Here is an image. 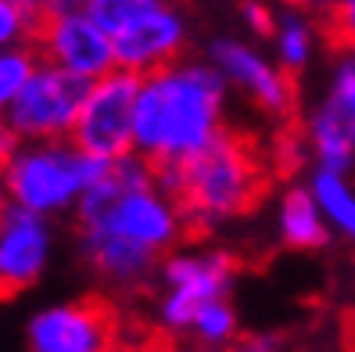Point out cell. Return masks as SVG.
<instances>
[{
  "instance_id": "6da1fadb",
  "label": "cell",
  "mask_w": 355,
  "mask_h": 352,
  "mask_svg": "<svg viewBox=\"0 0 355 352\" xmlns=\"http://www.w3.org/2000/svg\"><path fill=\"white\" fill-rule=\"evenodd\" d=\"M72 216L79 262L119 292L148 287L162 255H169L187 231L180 201L158 187L155 162L137 151L104 162Z\"/></svg>"
},
{
  "instance_id": "7a4b0ae2",
  "label": "cell",
  "mask_w": 355,
  "mask_h": 352,
  "mask_svg": "<svg viewBox=\"0 0 355 352\" xmlns=\"http://www.w3.org/2000/svg\"><path fill=\"white\" fill-rule=\"evenodd\" d=\"M226 79L208 58H180L140 76L133 112V151L162 162H187L226 133Z\"/></svg>"
},
{
  "instance_id": "3957f363",
  "label": "cell",
  "mask_w": 355,
  "mask_h": 352,
  "mask_svg": "<svg viewBox=\"0 0 355 352\" xmlns=\"http://www.w3.org/2000/svg\"><path fill=\"white\" fill-rule=\"evenodd\" d=\"M155 180L180 201V212L194 231H219L241 219L262 194V173L252 148L230 130L194 158L155 165Z\"/></svg>"
},
{
  "instance_id": "277c9868",
  "label": "cell",
  "mask_w": 355,
  "mask_h": 352,
  "mask_svg": "<svg viewBox=\"0 0 355 352\" xmlns=\"http://www.w3.org/2000/svg\"><path fill=\"white\" fill-rule=\"evenodd\" d=\"M104 162L108 158L87 155L72 137L18 140L0 176H4L8 201L47 216V219H61V216L76 212L79 198L101 176Z\"/></svg>"
},
{
  "instance_id": "5b68a950",
  "label": "cell",
  "mask_w": 355,
  "mask_h": 352,
  "mask_svg": "<svg viewBox=\"0 0 355 352\" xmlns=\"http://www.w3.org/2000/svg\"><path fill=\"white\" fill-rule=\"evenodd\" d=\"M237 280V259L216 244H194V248H173L158 262V299H155V320L165 335H187L198 309L226 299Z\"/></svg>"
},
{
  "instance_id": "8992f818",
  "label": "cell",
  "mask_w": 355,
  "mask_h": 352,
  "mask_svg": "<svg viewBox=\"0 0 355 352\" xmlns=\"http://www.w3.org/2000/svg\"><path fill=\"white\" fill-rule=\"evenodd\" d=\"M305 148L316 169L355 173V47L330 61L323 94L305 115Z\"/></svg>"
},
{
  "instance_id": "52a82bcc",
  "label": "cell",
  "mask_w": 355,
  "mask_h": 352,
  "mask_svg": "<svg viewBox=\"0 0 355 352\" xmlns=\"http://www.w3.org/2000/svg\"><path fill=\"white\" fill-rule=\"evenodd\" d=\"M90 90V79L72 76L65 69L40 58L22 90L15 94L11 108L4 112L8 130L15 140H61L72 137L76 115L83 108V97Z\"/></svg>"
},
{
  "instance_id": "ba28073f",
  "label": "cell",
  "mask_w": 355,
  "mask_h": 352,
  "mask_svg": "<svg viewBox=\"0 0 355 352\" xmlns=\"http://www.w3.org/2000/svg\"><path fill=\"white\" fill-rule=\"evenodd\" d=\"M205 58L216 65V72L226 79V87L241 94L252 108H259L269 119H284L295 108V83L291 72L277 65V58L262 51L255 40H244L234 33H219L208 40Z\"/></svg>"
},
{
  "instance_id": "9c48e42d",
  "label": "cell",
  "mask_w": 355,
  "mask_h": 352,
  "mask_svg": "<svg viewBox=\"0 0 355 352\" xmlns=\"http://www.w3.org/2000/svg\"><path fill=\"white\" fill-rule=\"evenodd\" d=\"M137 90H140V76L126 69H112L90 79V90L83 97V108L72 126V140L97 158H119L133 151Z\"/></svg>"
},
{
  "instance_id": "30bf717a",
  "label": "cell",
  "mask_w": 355,
  "mask_h": 352,
  "mask_svg": "<svg viewBox=\"0 0 355 352\" xmlns=\"http://www.w3.org/2000/svg\"><path fill=\"white\" fill-rule=\"evenodd\" d=\"M29 352H115V317L94 299L40 305L26 324Z\"/></svg>"
},
{
  "instance_id": "8fae6325",
  "label": "cell",
  "mask_w": 355,
  "mask_h": 352,
  "mask_svg": "<svg viewBox=\"0 0 355 352\" xmlns=\"http://www.w3.org/2000/svg\"><path fill=\"white\" fill-rule=\"evenodd\" d=\"M36 54L51 65L65 69L83 79H97L115 69V44L112 33L101 29V22L87 11H47L36 29Z\"/></svg>"
},
{
  "instance_id": "7c38bea8",
  "label": "cell",
  "mask_w": 355,
  "mask_h": 352,
  "mask_svg": "<svg viewBox=\"0 0 355 352\" xmlns=\"http://www.w3.org/2000/svg\"><path fill=\"white\" fill-rule=\"evenodd\" d=\"M58 248L54 219L8 201L0 212V295H22L47 277Z\"/></svg>"
},
{
  "instance_id": "4fadbf2b",
  "label": "cell",
  "mask_w": 355,
  "mask_h": 352,
  "mask_svg": "<svg viewBox=\"0 0 355 352\" xmlns=\"http://www.w3.org/2000/svg\"><path fill=\"white\" fill-rule=\"evenodd\" d=\"M112 44H115V69L151 76L187 54V47H191V18L173 0H158L155 8L137 15L126 29H119Z\"/></svg>"
},
{
  "instance_id": "5bb4252c",
  "label": "cell",
  "mask_w": 355,
  "mask_h": 352,
  "mask_svg": "<svg viewBox=\"0 0 355 352\" xmlns=\"http://www.w3.org/2000/svg\"><path fill=\"white\" fill-rule=\"evenodd\" d=\"M273 231H277V241L291 248V252H320L334 237L309 183H295V187H287L280 194L277 212H273Z\"/></svg>"
},
{
  "instance_id": "9a60e30c",
  "label": "cell",
  "mask_w": 355,
  "mask_h": 352,
  "mask_svg": "<svg viewBox=\"0 0 355 352\" xmlns=\"http://www.w3.org/2000/svg\"><path fill=\"white\" fill-rule=\"evenodd\" d=\"M320 51V26L312 11L287 4L277 11L273 18V29H269V54L277 58V65L284 72H305L312 61H316Z\"/></svg>"
},
{
  "instance_id": "2e32d148",
  "label": "cell",
  "mask_w": 355,
  "mask_h": 352,
  "mask_svg": "<svg viewBox=\"0 0 355 352\" xmlns=\"http://www.w3.org/2000/svg\"><path fill=\"white\" fill-rule=\"evenodd\" d=\"M305 183L320 205L330 234L355 248V173H334V169H316L312 165Z\"/></svg>"
},
{
  "instance_id": "e0dca14e",
  "label": "cell",
  "mask_w": 355,
  "mask_h": 352,
  "mask_svg": "<svg viewBox=\"0 0 355 352\" xmlns=\"http://www.w3.org/2000/svg\"><path fill=\"white\" fill-rule=\"evenodd\" d=\"M187 338H191L194 345H201L205 352H219V349L237 345V338H241V317H237V305L230 302V295L201 305L198 317L191 320Z\"/></svg>"
},
{
  "instance_id": "ac0fdd59",
  "label": "cell",
  "mask_w": 355,
  "mask_h": 352,
  "mask_svg": "<svg viewBox=\"0 0 355 352\" xmlns=\"http://www.w3.org/2000/svg\"><path fill=\"white\" fill-rule=\"evenodd\" d=\"M36 47H4L0 51V119H4V112L11 108L15 94L22 90V83L29 79V72L36 69Z\"/></svg>"
},
{
  "instance_id": "d6986e66",
  "label": "cell",
  "mask_w": 355,
  "mask_h": 352,
  "mask_svg": "<svg viewBox=\"0 0 355 352\" xmlns=\"http://www.w3.org/2000/svg\"><path fill=\"white\" fill-rule=\"evenodd\" d=\"M44 15L26 8L22 0H0V51L4 47H29Z\"/></svg>"
},
{
  "instance_id": "ffe728a7",
  "label": "cell",
  "mask_w": 355,
  "mask_h": 352,
  "mask_svg": "<svg viewBox=\"0 0 355 352\" xmlns=\"http://www.w3.org/2000/svg\"><path fill=\"white\" fill-rule=\"evenodd\" d=\"M155 4H158V0H90L87 11L101 22V29H108L115 36L119 29H126L137 15H144Z\"/></svg>"
},
{
  "instance_id": "44dd1931",
  "label": "cell",
  "mask_w": 355,
  "mask_h": 352,
  "mask_svg": "<svg viewBox=\"0 0 355 352\" xmlns=\"http://www.w3.org/2000/svg\"><path fill=\"white\" fill-rule=\"evenodd\" d=\"M273 18H277V8L269 0H237V22L252 36H269Z\"/></svg>"
},
{
  "instance_id": "7402d4cb",
  "label": "cell",
  "mask_w": 355,
  "mask_h": 352,
  "mask_svg": "<svg viewBox=\"0 0 355 352\" xmlns=\"http://www.w3.org/2000/svg\"><path fill=\"white\" fill-rule=\"evenodd\" d=\"M330 15V36L341 47H355V0H334Z\"/></svg>"
},
{
  "instance_id": "603a6c76",
  "label": "cell",
  "mask_w": 355,
  "mask_h": 352,
  "mask_svg": "<svg viewBox=\"0 0 355 352\" xmlns=\"http://www.w3.org/2000/svg\"><path fill=\"white\" fill-rule=\"evenodd\" d=\"M237 349L241 352H287V342L277 330H255V335H241Z\"/></svg>"
},
{
  "instance_id": "cb8c5ba5",
  "label": "cell",
  "mask_w": 355,
  "mask_h": 352,
  "mask_svg": "<svg viewBox=\"0 0 355 352\" xmlns=\"http://www.w3.org/2000/svg\"><path fill=\"white\" fill-rule=\"evenodd\" d=\"M15 144H18V140H15V133L8 130V122L0 119V169H4V162H8V155L15 151Z\"/></svg>"
},
{
  "instance_id": "d4e9b609",
  "label": "cell",
  "mask_w": 355,
  "mask_h": 352,
  "mask_svg": "<svg viewBox=\"0 0 355 352\" xmlns=\"http://www.w3.org/2000/svg\"><path fill=\"white\" fill-rule=\"evenodd\" d=\"M295 8H305V11H312V15H327L330 8H334V0H291Z\"/></svg>"
},
{
  "instance_id": "484cf974",
  "label": "cell",
  "mask_w": 355,
  "mask_h": 352,
  "mask_svg": "<svg viewBox=\"0 0 355 352\" xmlns=\"http://www.w3.org/2000/svg\"><path fill=\"white\" fill-rule=\"evenodd\" d=\"M90 0H47V11H76V8H87Z\"/></svg>"
},
{
  "instance_id": "4316f807",
  "label": "cell",
  "mask_w": 355,
  "mask_h": 352,
  "mask_svg": "<svg viewBox=\"0 0 355 352\" xmlns=\"http://www.w3.org/2000/svg\"><path fill=\"white\" fill-rule=\"evenodd\" d=\"M4 205H8V191H4V176H0V212H4Z\"/></svg>"
},
{
  "instance_id": "83f0119b",
  "label": "cell",
  "mask_w": 355,
  "mask_h": 352,
  "mask_svg": "<svg viewBox=\"0 0 355 352\" xmlns=\"http://www.w3.org/2000/svg\"><path fill=\"white\" fill-rule=\"evenodd\" d=\"M162 352H191V349H162Z\"/></svg>"
},
{
  "instance_id": "f1b7e54d",
  "label": "cell",
  "mask_w": 355,
  "mask_h": 352,
  "mask_svg": "<svg viewBox=\"0 0 355 352\" xmlns=\"http://www.w3.org/2000/svg\"><path fill=\"white\" fill-rule=\"evenodd\" d=\"M219 352H241V349H237V345H230V349H219Z\"/></svg>"
}]
</instances>
